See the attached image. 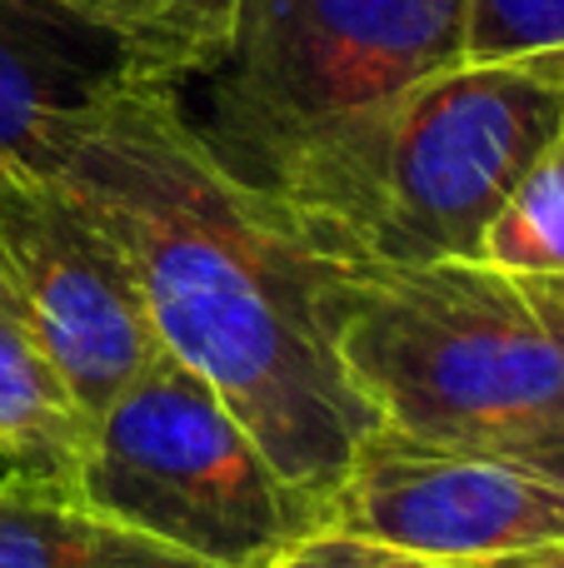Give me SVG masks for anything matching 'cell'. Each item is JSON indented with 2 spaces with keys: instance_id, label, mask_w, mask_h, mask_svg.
Instances as JSON below:
<instances>
[{
  "instance_id": "cell-10",
  "label": "cell",
  "mask_w": 564,
  "mask_h": 568,
  "mask_svg": "<svg viewBox=\"0 0 564 568\" xmlns=\"http://www.w3.org/2000/svg\"><path fill=\"white\" fill-rule=\"evenodd\" d=\"M80 444H85V419L66 399L56 369L36 349L16 300L0 284V459H6V474L70 489Z\"/></svg>"
},
{
  "instance_id": "cell-6",
  "label": "cell",
  "mask_w": 564,
  "mask_h": 568,
  "mask_svg": "<svg viewBox=\"0 0 564 568\" xmlns=\"http://www.w3.org/2000/svg\"><path fill=\"white\" fill-rule=\"evenodd\" d=\"M0 284L85 424L165 354L125 250L26 160L0 170Z\"/></svg>"
},
{
  "instance_id": "cell-4",
  "label": "cell",
  "mask_w": 564,
  "mask_h": 568,
  "mask_svg": "<svg viewBox=\"0 0 564 568\" xmlns=\"http://www.w3.org/2000/svg\"><path fill=\"white\" fill-rule=\"evenodd\" d=\"M560 80L460 60L395 105L315 250L345 270L475 260L490 220L560 145Z\"/></svg>"
},
{
  "instance_id": "cell-13",
  "label": "cell",
  "mask_w": 564,
  "mask_h": 568,
  "mask_svg": "<svg viewBox=\"0 0 564 568\" xmlns=\"http://www.w3.org/2000/svg\"><path fill=\"white\" fill-rule=\"evenodd\" d=\"M465 65H525L564 85V0H465Z\"/></svg>"
},
{
  "instance_id": "cell-11",
  "label": "cell",
  "mask_w": 564,
  "mask_h": 568,
  "mask_svg": "<svg viewBox=\"0 0 564 568\" xmlns=\"http://www.w3.org/2000/svg\"><path fill=\"white\" fill-rule=\"evenodd\" d=\"M120 50L130 75L185 85L220 65L235 0H50Z\"/></svg>"
},
{
  "instance_id": "cell-5",
  "label": "cell",
  "mask_w": 564,
  "mask_h": 568,
  "mask_svg": "<svg viewBox=\"0 0 564 568\" xmlns=\"http://www.w3.org/2000/svg\"><path fill=\"white\" fill-rule=\"evenodd\" d=\"M75 499L205 568H265L325 524L205 379L160 354L85 424Z\"/></svg>"
},
{
  "instance_id": "cell-17",
  "label": "cell",
  "mask_w": 564,
  "mask_h": 568,
  "mask_svg": "<svg viewBox=\"0 0 564 568\" xmlns=\"http://www.w3.org/2000/svg\"><path fill=\"white\" fill-rule=\"evenodd\" d=\"M0 469H6V459H0Z\"/></svg>"
},
{
  "instance_id": "cell-7",
  "label": "cell",
  "mask_w": 564,
  "mask_h": 568,
  "mask_svg": "<svg viewBox=\"0 0 564 568\" xmlns=\"http://www.w3.org/2000/svg\"><path fill=\"white\" fill-rule=\"evenodd\" d=\"M325 524L420 559L480 568L564 539V484L375 424L350 454Z\"/></svg>"
},
{
  "instance_id": "cell-8",
  "label": "cell",
  "mask_w": 564,
  "mask_h": 568,
  "mask_svg": "<svg viewBox=\"0 0 564 568\" xmlns=\"http://www.w3.org/2000/svg\"><path fill=\"white\" fill-rule=\"evenodd\" d=\"M130 75L120 50L50 0H0V170Z\"/></svg>"
},
{
  "instance_id": "cell-9",
  "label": "cell",
  "mask_w": 564,
  "mask_h": 568,
  "mask_svg": "<svg viewBox=\"0 0 564 568\" xmlns=\"http://www.w3.org/2000/svg\"><path fill=\"white\" fill-rule=\"evenodd\" d=\"M0 568H205L95 514L66 484L0 474Z\"/></svg>"
},
{
  "instance_id": "cell-15",
  "label": "cell",
  "mask_w": 564,
  "mask_h": 568,
  "mask_svg": "<svg viewBox=\"0 0 564 568\" xmlns=\"http://www.w3.org/2000/svg\"><path fill=\"white\" fill-rule=\"evenodd\" d=\"M480 568H564V539L540 544V549H525V554H505V559L480 564Z\"/></svg>"
},
{
  "instance_id": "cell-3",
  "label": "cell",
  "mask_w": 564,
  "mask_h": 568,
  "mask_svg": "<svg viewBox=\"0 0 564 568\" xmlns=\"http://www.w3.org/2000/svg\"><path fill=\"white\" fill-rule=\"evenodd\" d=\"M340 359L380 424L564 484V280L355 270Z\"/></svg>"
},
{
  "instance_id": "cell-14",
  "label": "cell",
  "mask_w": 564,
  "mask_h": 568,
  "mask_svg": "<svg viewBox=\"0 0 564 568\" xmlns=\"http://www.w3.org/2000/svg\"><path fill=\"white\" fill-rule=\"evenodd\" d=\"M265 568H460V564H440V559H420V554L390 549V544L360 539L345 534L335 524L310 529L300 544H290L280 559H270Z\"/></svg>"
},
{
  "instance_id": "cell-2",
  "label": "cell",
  "mask_w": 564,
  "mask_h": 568,
  "mask_svg": "<svg viewBox=\"0 0 564 568\" xmlns=\"http://www.w3.org/2000/svg\"><path fill=\"white\" fill-rule=\"evenodd\" d=\"M465 60V0H235L195 135L230 180L320 245L375 135Z\"/></svg>"
},
{
  "instance_id": "cell-16",
  "label": "cell",
  "mask_w": 564,
  "mask_h": 568,
  "mask_svg": "<svg viewBox=\"0 0 564 568\" xmlns=\"http://www.w3.org/2000/svg\"><path fill=\"white\" fill-rule=\"evenodd\" d=\"M560 145H564V130H560Z\"/></svg>"
},
{
  "instance_id": "cell-1",
  "label": "cell",
  "mask_w": 564,
  "mask_h": 568,
  "mask_svg": "<svg viewBox=\"0 0 564 568\" xmlns=\"http://www.w3.org/2000/svg\"><path fill=\"white\" fill-rule=\"evenodd\" d=\"M125 250L160 349L330 504L380 424L340 359L355 270L300 240L195 135L175 85L120 75L26 150Z\"/></svg>"
},
{
  "instance_id": "cell-12",
  "label": "cell",
  "mask_w": 564,
  "mask_h": 568,
  "mask_svg": "<svg viewBox=\"0 0 564 568\" xmlns=\"http://www.w3.org/2000/svg\"><path fill=\"white\" fill-rule=\"evenodd\" d=\"M475 265L564 280V145L550 150L500 205L480 240Z\"/></svg>"
}]
</instances>
